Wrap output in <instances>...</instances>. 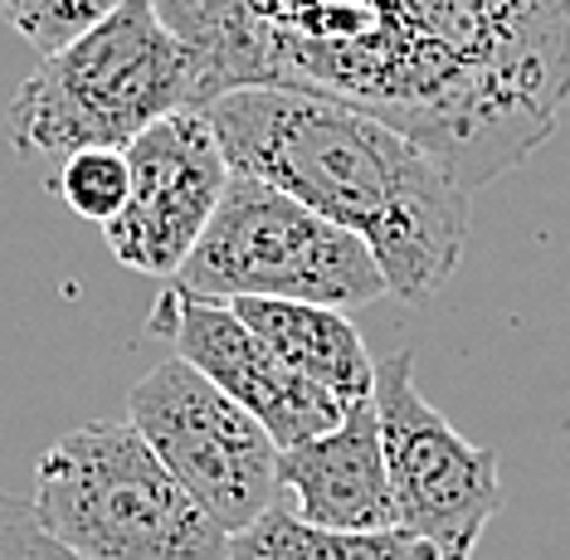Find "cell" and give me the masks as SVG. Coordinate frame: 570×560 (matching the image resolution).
<instances>
[{"instance_id":"cell-6","label":"cell","mask_w":570,"mask_h":560,"mask_svg":"<svg viewBox=\"0 0 570 560\" xmlns=\"http://www.w3.org/2000/svg\"><path fill=\"white\" fill-rule=\"evenodd\" d=\"M371 400L381 414L400 531L430 541L439 560H473L488 522L508 502L498 453L469 444L424 400V390L414 385V351H391L375 361Z\"/></svg>"},{"instance_id":"cell-12","label":"cell","mask_w":570,"mask_h":560,"mask_svg":"<svg viewBox=\"0 0 570 560\" xmlns=\"http://www.w3.org/2000/svg\"><path fill=\"white\" fill-rule=\"evenodd\" d=\"M55 195L69 205L79 219L108 229L112 219L127 210V195H132V171H127V151L118 147H94V151H73L59 161Z\"/></svg>"},{"instance_id":"cell-3","label":"cell","mask_w":570,"mask_h":560,"mask_svg":"<svg viewBox=\"0 0 570 560\" xmlns=\"http://www.w3.org/2000/svg\"><path fill=\"white\" fill-rule=\"evenodd\" d=\"M30 512L79 560H229V537L127 420H94L49 444Z\"/></svg>"},{"instance_id":"cell-7","label":"cell","mask_w":570,"mask_h":560,"mask_svg":"<svg viewBox=\"0 0 570 560\" xmlns=\"http://www.w3.org/2000/svg\"><path fill=\"white\" fill-rule=\"evenodd\" d=\"M127 171H132V195L127 210L102 229L108 249L118 264L147 278L176 283L235 176L205 108H186L147 127L127 147Z\"/></svg>"},{"instance_id":"cell-2","label":"cell","mask_w":570,"mask_h":560,"mask_svg":"<svg viewBox=\"0 0 570 560\" xmlns=\"http://www.w3.org/2000/svg\"><path fill=\"white\" fill-rule=\"evenodd\" d=\"M196 49L157 16V0H122L69 49L35 63L10 98L6 127L24 156L127 151L147 127L186 108H210Z\"/></svg>"},{"instance_id":"cell-8","label":"cell","mask_w":570,"mask_h":560,"mask_svg":"<svg viewBox=\"0 0 570 560\" xmlns=\"http://www.w3.org/2000/svg\"><path fill=\"white\" fill-rule=\"evenodd\" d=\"M151 332L176 346V361L200 371L219 395H229L239 410H249L268 439L288 453L307 439L342 424L346 405L313 381H303L239 322V312L215 297H196L171 283L151 307Z\"/></svg>"},{"instance_id":"cell-5","label":"cell","mask_w":570,"mask_h":560,"mask_svg":"<svg viewBox=\"0 0 570 560\" xmlns=\"http://www.w3.org/2000/svg\"><path fill=\"white\" fill-rule=\"evenodd\" d=\"M127 424L157 449V459L225 537L249 531L268 507L283 502V449L249 410L219 395L186 361H161L127 390Z\"/></svg>"},{"instance_id":"cell-4","label":"cell","mask_w":570,"mask_h":560,"mask_svg":"<svg viewBox=\"0 0 570 560\" xmlns=\"http://www.w3.org/2000/svg\"><path fill=\"white\" fill-rule=\"evenodd\" d=\"M176 283L215 303L274 297V303H313L336 312L391 297L381 264L356 234L254 176H229L210 229Z\"/></svg>"},{"instance_id":"cell-9","label":"cell","mask_w":570,"mask_h":560,"mask_svg":"<svg viewBox=\"0 0 570 560\" xmlns=\"http://www.w3.org/2000/svg\"><path fill=\"white\" fill-rule=\"evenodd\" d=\"M283 507L307 527L327 531H395V492L381 444L375 400L346 405L342 424L278 459Z\"/></svg>"},{"instance_id":"cell-11","label":"cell","mask_w":570,"mask_h":560,"mask_svg":"<svg viewBox=\"0 0 570 560\" xmlns=\"http://www.w3.org/2000/svg\"><path fill=\"white\" fill-rule=\"evenodd\" d=\"M229 560H439V551L400 527L395 531L307 527L278 502L249 531L229 537Z\"/></svg>"},{"instance_id":"cell-1","label":"cell","mask_w":570,"mask_h":560,"mask_svg":"<svg viewBox=\"0 0 570 560\" xmlns=\"http://www.w3.org/2000/svg\"><path fill=\"white\" fill-rule=\"evenodd\" d=\"M210 117L235 176H254L356 234L391 297L430 303L469 244V186L420 137L346 98L249 83Z\"/></svg>"},{"instance_id":"cell-14","label":"cell","mask_w":570,"mask_h":560,"mask_svg":"<svg viewBox=\"0 0 570 560\" xmlns=\"http://www.w3.org/2000/svg\"><path fill=\"white\" fill-rule=\"evenodd\" d=\"M0 560H79L63 546H55L35 522L30 502L0 492Z\"/></svg>"},{"instance_id":"cell-13","label":"cell","mask_w":570,"mask_h":560,"mask_svg":"<svg viewBox=\"0 0 570 560\" xmlns=\"http://www.w3.org/2000/svg\"><path fill=\"white\" fill-rule=\"evenodd\" d=\"M122 0H0L6 20L40 49V59L69 49L79 35H88L98 20H108Z\"/></svg>"},{"instance_id":"cell-10","label":"cell","mask_w":570,"mask_h":560,"mask_svg":"<svg viewBox=\"0 0 570 560\" xmlns=\"http://www.w3.org/2000/svg\"><path fill=\"white\" fill-rule=\"evenodd\" d=\"M229 307L303 381L336 395L342 405L371 400L375 361L366 342H361V327L352 322V312L313 307V303H274V297H239Z\"/></svg>"}]
</instances>
